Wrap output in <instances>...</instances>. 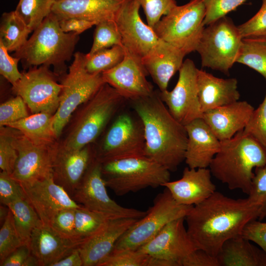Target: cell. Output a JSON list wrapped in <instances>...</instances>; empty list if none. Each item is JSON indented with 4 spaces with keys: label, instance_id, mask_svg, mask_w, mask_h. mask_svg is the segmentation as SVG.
I'll return each mask as SVG.
<instances>
[{
    "label": "cell",
    "instance_id": "obj_32",
    "mask_svg": "<svg viewBox=\"0 0 266 266\" xmlns=\"http://www.w3.org/2000/svg\"><path fill=\"white\" fill-rule=\"evenodd\" d=\"M7 206L13 214L20 238L24 244L29 245L33 230L42 223L38 214L26 198L18 199Z\"/></svg>",
    "mask_w": 266,
    "mask_h": 266
},
{
    "label": "cell",
    "instance_id": "obj_31",
    "mask_svg": "<svg viewBox=\"0 0 266 266\" xmlns=\"http://www.w3.org/2000/svg\"><path fill=\"white\" fill-rule=\"evenodd\" d=\"M32 32L15 10L4 12L0 25V42L9 52L19 50Z\"/></svg>",
    "mask_w": 266,
    "mask_h": 266
},
{
    "label": "cell",
    "instance_id": "obj_18",
    "mask_svg": "<svg viewBox=\"0 0 266 266\" xmlns=\"http://www.w3.org/2000/svg\"><path fill=\"white\" fill-rule=\"evenodd\" d=\"M138 0H129L122 7L115 21L123 46L143 58L156 45L159 38L152 28L144 23L139 15Z\"/></svg>",
    "mask_w": 266,
    "mask_h": 266
},
{
    "label": "cell",
    "instance_id": "obj_41",
    "mask_svg": "<svg viewBox=\"0 0 266 266\" xmlns=\"http://www.w3.org/2000/svg\"><path fill=\"white\" fill-rule=\"evenodd\" d=\"M243 131L266 148V93L263 102L254 109Z\"/></svg>",
    "mask_w": 266,
    "mask_h": 266
},
{
    "label": "cell",
    "instance_id": "obj_48",
    "mask_svg": "<svg viewBox=\"0 0 266 266\" xmlns=\"http://www.w3.org/2000/svg\"><path fill=\"white\" fill-rule=\"evenodd\" d=\"M25 198L20 183L12 178L10 174L2 171L0 173V202L7 206L16 200Z\"/></svg>",
    "mask_w": 266,
    "mask_h": 266
},
{
    "label": "cell",
    "instance_id": "obj_33",
    "mask_svg": "<svg viewBox=\"0 0 266 266\" xmlns=\"http://www.w3.org/2000/svg\"><path fill=\"white\" fill-rule=\"evenodd\" d=\"M98 266H170V265L137 249H124L112 251Z\"/></svg>",
    "mask_w": 266,
    "mask_h": 266
},
{
    "label": "cell",
    "instance_id": "obj_8",
    "mask_svg": "<svg viewBox=\"0 0 266 266\" xmlns=\"http://www.w3.org/2000/svg\"><path fill=\"white\" fill-rule=\"evenodd\" d=\"M242 39L237 26L226 16L206 26L196 50L202 66L229 75L236 63Z\"/></svg>",
    "mask_w": 266,
    "mask_h": 266
},
{
    "label": "cell",
    "instance_id": "obj_6",
    "mask_svg": "<svg viewBox=\"0 0 266 266\" xmlns=\"http://www.w3.org/2000/svg\"><path fill=\"white\" fill-rule=\"evenodd\" d=\"M125 100L114 88L104 83L85 102V105L66 139L64 147L77 150L93 142Z\"/></svg>",
    "mask_w": 266,
    "mask_h": 266
},
{
    "label": "cell",
    "instance_id": "obj_25",
    "mask_svg": "<svg viewBox=\"0 0 266 266\" xmlns=\"http://www.w3.org/2000/svg\"><path fill=\"white\" fill-rule=\"evenodd\" d=\"M82 243L65 237L42 223L33 230L29 246L40 266H53Z\"/></svg>",
    "mask_w": 266,
    "mask_h": 266
},
{
    "label": "cell",
    "instance_id": "obj_11",
    "mask_svg": "<svg viewBox=\"0 0 266 266\" xmlns=\"http://www.w3.org/2000/svg\"><path fill=\"white\" fill-rule=\"evenodd\" d=\"M145 139L143 124L137 115L119 114L107 131L99 152L94 154L101 163L144 156Z\"/></svg>",
    "mask_w": 266,
    "mask_h": 266
},
{
    "label": "cell",
    "instance_id": "obj_19",
    "mask_svg": "<svg viewBox=\"0 0 266 266\" xmlns=\"http://www.w3.org/2000/svg\"><path fill=\"white\" fill-rule=\"evenodd\" d=\"M21 186L26 199L44 224L50 225L55 216L62 209H78L82 206L55 183L53 177Z\"/></svg>",
    "mask_w": 266,
    "mask_h": 266
},
{
    "label": "cell",
    "instance_id": "obj_49",
    "mask_svg": "<svg viewBox=\"0 0 266 266\" xmlns=\"http://www.w3.org/2000/svg\"><path fill=\"white\" fill-rule=\"evenodd\" d=\"M8 52L0 42V73L13 85L22 75V73L19 71L18 68V64L20 59L11 56Z\"/></svg>",
    "mask_w": 266,
    "mask_h": 266
},
{
    "label": "cell",
    "instance_id": "obj_23",
    "mask_svg": "<svg viewBox=\"0 0 266 266\" xmlns=\"http://www.w3.org/2000/svg\"><path fill=\"white\" fill-rule=\"evenodd\" d=\"M94 159L87 146L77 150L63 146L57 149L53 166V179L72 198Z\"/></svg>",
    "mask_w": 266,
    "mask_h": 266
},
{
    "label": "cell",
    "instance_id": "obj_7",
    "mask_svg": "<svg viewBox=\"0 0 266 266\" xmlns=\"http://www.w3.org/2000/svg\"><path fill=\"white\" fill-rule=\"evenodd\" d=\"M205 8L201 0H191L173 8L153 28L159 38L186 55L195 51L204 29Z\"/></svg>",
    "mask_w": 266,
    "mask_h": 266
},
{
    "label": "cell",
    "instance_id": "obj_13",
    "mask_svg": "<svg viewBox=\"0 0 266 266\" xmlns=\"http://www.w3.org/2000/svg\"><path fill=\"white\" fill-rule=\"evenodd\" d=\"M12 89L23 99L33 114H54L59 106L62 85L57 82L49 67L41 66L22 73Z\"/></svg>",
    "mask_w": 266,
    "mask_h": 266
},
{
    "label": "cell",
    "instance_id": "obj_36",
    "mask_svg": "<svg viewBox=\"0 0 266 266\" xmlns=\"http://www.w3.org/2000/svg\"><path fill=\"white\" fill-rule=\"evenodd\" d=\"M125 55V50L122 45H115L104 49L90 56L86 54L85 68L92 74L102 73L121 62Z\"/></svg>",
    "mask_w": 266,
    "mask_h": 266
},
{
    "label": "cell",
    "instance_id": "obj_20",
    "mask_svg": "<svg viewBox=\"0 0 266 266\" xmlns=\"http://www.w3.org/2000/svg\"><path fill=\"white\" fill-rule=\"evenodd\" d=\"M137 220L132 218L108 220L78 247L83 266H98L112 252L118 240Z\"/></svg>",
    "mask_w": 266,
    "mask_h": 266
},
{
    "label": "cell",
    "instance_id": "obj_47",
    "mask_svg": "<svg viewBox=\"0 0 266 266\" xmlns=\"http://www.w3.org/2000/svg\"><path fill=\"white\" fill-rule=\"evenodd\" d=\"M76 209L66 208L60 210L53 218L50 226L65 237L80 241L76 238L75 234Z\"/></svg>",
    "mask_w": 266,
    "mask_h": 266
},
{
    "label": "cell",
    "instance_id": "obj_40",
    "mask_svg": "<svg viewBox=\"0 0 266 266\" xmlns=\"http://www.w3.org/2000/svg\"><path fill=\"white\" fill-rule=\"evenodd\" d=\"M23 244L9 209V213L0 230V265L12 252Z\"/></svg>",
    "mask_w": 266,
    "mask_h": 266
},
{
    "label": "cell",
    "instance_id": "obj_22",
    "mask_svg": "<svg viewBox=\"0 0 266 266\" xmlns=\"http://www.w3.org/2000/svg\"><path fill=\"white\" fill-rule=\"evenodd\" d=\"M129 0H59L52 13L59 20L78 18L95 22L115 20L123 6Z\"/></svg>",
    "mask_w": 266,
    "mask_h": 266
},
{
    "label": "cell",
    "instance_id": "obj_56",
    "mask_svg": "<svg viewBox=\"0 0 266 266\" xmlns=\"http://www.w3.org/2000/svg\"><path fill=\"white\" fill-rule=\"evenodd\" d=\"M54 0L56 1H58V0Z\"/></svg>",
    "mask_w": 266,
    "mask_h": 266
},
{
    "label": "cell",
    "instance_id": "obj_46",
    "mask_svg": "<svg viewBox=\"0 0 266 266\" xmlns=\"http://www.w3.org/2000/svg\"><path fill=\"white\" fill-rule=\"evenodd\" d=\"M143 9L147 24L152 28L163 16L177 5L175 0H138Z\"/></svg>",
    "mask_w": 266,
    "mask_h": 266
},
{
    "label": "cell",
    "instance_id": "obj_24",
    "mask_svg": "<svg viewBox=\"0 0 266 266\" xmlns=\"http://www.w3.org/2000/svg\"><path fill=\"white\" fill-rule=\"evenodd\" d=\"M185 127L188 139L184 161L191 168L208 167L220 150L221 141L202 118Z\"/></svg>",
    "mask_w": 266,
    "mask_h": 266
},
{
    "label": "cell",
    "instance_id": "obj_54",
    "mask_svg": "<svg viewBox=\"0 0 266 266\" xmlns=\"http://www.w3.org/2000/svg\"><path fill=\"white\" fill-rule=\"evenodd\" d=\"M53 266H83V260L78 247L55 263Z\"/></svg>",
    "mask_w": 266,
    "mask_h": 266
},
{
    "label": "cell",
    "instance_id": "obj_21",
    "mask_svg": "<svg viewBox=\"0 0 266 266\" xmlns=\"http://www.w3.org/2000/svg\"><path fill=\"white\" fill-rule=\"evenodd\" d=\"M209 168H191L186 167L182 177L169 181L163 186L166 188L174 200L184 205H195L203 201L215 191L216 186L211 180Z\"/></svg>",
    "mask_w": 266,
    "mask_h": 266
},
{
    "label": "cell",
    "instance_id": "obj_16",
    "mask_svg": "<svg viewBox=\"0 0 266 266\" xmlns=\"http://www.w3.org/2000/svg\"><path fill=\"white\" fill-rule=\"evenodd\" d=\"M185 217L166 225L138 250L165 261L171 266H180L181 261L198 249L185 226Z\"/></svg>",
    "mask_w": 266,
    "mask_h": 266
},
{
    "label": "cell",
    "instance_id": "obj_1",
    "mask_svg": "<svg viewBox=\"0 0 266 266\" xmlns=\"http://www.w3.org/2000/svg\"><path fill=\"white\" fill-rule=\"evenodd\" d=\"M260 206L246 199H233L215 191L193 205L185 217L186 228L198 249L217 256L228 240L241 234L249 221L258 219Z\"/></svg>",
    "mask_w": 266,
    "mask_h": 266
},
{
    "label": "cell",
    "instance_id": "obj_42",
    "mask_svg": "<svg viewBox=\"0 0 266 266\" xmlns=\"http://www.w3.org/2000/svg\"><path fill=\"white\" fill-rule=\"evenodd\" d=\"M248 198L261 207L258 219L266 218V166L255 168Z\"/></svg>",
    "mask_w": 266,
    "mask_h": 266
},
{
    "label": "cell",
    "instance_id": "obj_17",
    "mask_svg": "<svg viewBox=\"0 0 266 266\" xmlns=\"http://www.w3.org/2000/svg\"><path fill=\"white\" fill-rule=\"evenodd\" d=\"M121 62L101 74L105 83L114 88L125 99L135 100L154 92L147 79L149 74L142 58L125 48Z\"/></svg>",
    "mask_w": 266,
    "mask_h": 266
},
{
    "label": "cell",
    "instance_id": "obj_39",
    "mask_svg": "<svg viewBox=\"0 0 266 266\" xmlns=\"http://www.w3.org/2000/svg\"><path fill=\"white\" fill-rule=\"evenodd\" d=\"M6 127H0V167L2 171L11 175L18 157L15 139L18 131Z\"/></svg>",
    "mask_w": 266,
    "mask_h": 266
},
{
    "label": "cell",
    "instance_id": "obj_44",
    "mask_svg": "<svg viewBox=\"0 0 266 266\" xmlns=\"http://www.w3.org/2000/svg\"><path fill=\"white\" fill-rule=\"evenodd\" d=\"M205 8L204 26H207L235 9L246 0H201Z\"/></svg>",
    "mask_w": 266,
    "mask_h": 266
},
{
    "label": "cell",
    "instance_id": "obj_29",
    "mask_svg": "<svg viewBox=\"0 0 266 266\" xmlns=\"http://www.w3.org/2000/svg\"><path fill=\"white\" fill-rule=\"evenodd\" d=\"M217 257L220 266H266V253L241 235L226 241Z\"/></svg>",
    "mask_w": 266,
    "mask_h": 266
},
{
    "label": "cell",
    "instance_id": "obj_50",
    "mask_svg": "<svg viewBox=\"0 0 266 266\" xmlns=\"http://www.w3.org/2000/svg\"><path fill=\"white\" fill-rule=\"evenodd\" d=\"M241 235L257 244L266 253V222L257 219L249 221L243 229Z\"/></svg>",
    "mask_w": 266,
    "mask_h": 266
},
{
    "label": "cell",
    "instance_id": "obj_5",
    "mask_svg": "<svg viewBox=\"0 0 266 266\" xmlns=\"http://www.w3.org/2000/svg\"><path fill=\"white\" fill-rule=\"evenodd\" d=\"M107 187L122 196L151 187L156 188L170 181V171L145 156L101 163Z\"/></svg>",
    "mask_w": 266,
    "mask_h": 266
},
{
    "label": "cell",
    "instance_id": "obj_4",
    "mask_svg": "<svg viewBox=\"0 0 266 266\" xmlns=\"http://www.w3.org/2000/svg\"><path fill=\"white\" fill-rule=\"evenodd\" d=\"M79 39L78 34L64 32L51 12L14 56L22 60L25 67L53 66L57 73L62 72Z\"/></svg>",
    "mask_w": 266,
    "mask_h": 266
},
{
    "label": "cell",
    "instance_id": "obj_14",
    "mask_svg": "<svg viewBox=\"0 0 266 266\" xmlns=\"http://www.w3.org/2000/svg\"><path fill=\"white\" fill-rule=\"evenodd\" d=\"M198 68L194 62L185 60L179 70V77L174 88L161 92L159 95L173 117L184 126L202 118L200 103L197 75Z\"/></svg>",
    "mask_w": 266,
    "mask_h": 266
},
{
    "label": "cell",
    "instance_id": "obj_45",
    "mask_svg": "<svg viewBox=\"0 0 266 266\" xmlns=\"http://www.w3.org/2000/svg\"><path fill=\"white\" fill-rule=\"evenodd\" d=\"M29 116L27 105L23 99L17 96L0 104V126H7Z\"/></svg>",
    "mask_w": 266,
    "mask_h": 266
},
{
    "label": "cell",
    "instance_id": "obj_43",
    "mask_svg": "<svg viewBox=\"0 0 266 266\" xmlns=\"http://www.w3.org/2000/svg\"><path fill=\"white\" fill-rule=\"evenodd\" d=\"M237 27L242 38H266V0L254 16Z\"/></svg>",
    "mask_w": 266,
    "mask_h": 266
},
{
    "label": "cell",
    "instance_id": "obj_10",
    "mask_svg": "<svg viewBox=\"0 0 266 266\" xmlns=\"http://www.w3.org/2000/svg\"><path fill=\"white\" fill-rule=\"evenodd\" d=\"M192 206L178 203L165 188L155 198L145 215L138 219L118 240L112 251L138 249L168 223L185 217Z\"/></svg>",
    "mask_w": 266,
    "mask_h": 266
},
{
    "label": "cell",
    "instance_id": "obj_26",
    "mask_svg": "<svg viewBox=\"0 0 266 266\" xmlns=\"http://www.w3.org/2000/svg\"><path fill=\"white\" fill-rule=\"evenodd\" d=\"M254 110L247 101L238 100L204 112L202 118L216 137L223 141L243 130Z\"/></svg>",
    "mask_w": 266,
    "mask_h": 266
},
{
    "label": "cell",
    "instance_id": "obj_34",
    "mask_svg": "<svg viewBox=\"0 0 266 266\" xmlns=\"http://www.w3.org/2000/svg\"><path fill=\"white\" fill-rule=\"evenodd\" d=\"M236 63L252 68L266 80V38H243Z\"/></svg>",
    "mask_w": 266,
    "mask_h": 266
},
{
    "label": "cell",
    "instance_id": "obj_9",
    "mask_svg": "<svg viewBox=\"0 0 266 266\" xmlns=\"http://www.w3.org/2000/svg\"><path fill=\"white\" fill-rule=\"evenodd\" d=\"M85 55L77 52L61 84L59 106L54 114L53 125L57 137L67 124L71 114L89 100L105 83L101 73L92 74L85 66Z\"/></svg>",
    "mask_w": 266,
    "mask_h": 266
},
{
    "label": "cell",
    "instance_id": "obj_35",
    "mask_svg": "<svg viewBox=\"0 0 266 266\" xmlns=\"http://www.w3.org/2000/svg\"><path fill=\"white\" fill-rule=\"evenodd\" d=\"M55 2L54 0H19L15 11L32 32L51 13Z\"/></svg>",
    "mask_w": 266,
    "mask_h": 266
},
{
    "label": "cell",
    "instance_id": "obj_51",
    "mask_svg": "<svg viewBox=\"0 0 266 266\" xmlns=\"http://www.w3.org/2000/svg\"><path fill=\"white\" fill-rule=\"evenodd\" d=\"M180 266H220L217 257L205 251L197 249L185 257L180 262Z\"/></svg>",
    "mask_w": 266,
    "mask_h": 266
},
{
    "label": "cell",
    "instance_id": "obj_3",
    "mask_svg": "<svg viewBox=\"0 0 266 266\" xmlns=\"http://www.w3.org/2000/svg\"><path fill=\"white\" fill-rule=\"evenodd\" d=\"M265 166L266 148L243 130L221 141L220 150L209 167L212 175L230 190L238 189L248 195L253 169Z\"/></svg>",
    "mask_w": 266,
    "mask_h": 266
},
{
    "label": "cell",
    "instance_id": "obj_30",
    "mask_svg": "<svg viewBox=\"0 0 266 266\" xmlns=\"http://www.w3.org/2000/svg\"><path fill=\"white\" fill-rule=\"evenodd\" d=\"M54 114L40 112L9 124L34 143L52 145L57 137L53 125Z\"/></svg>",
    "mask_w": 266,
    "mask_h": 266
},
{
    "label": "cell",
    "instance_id": "obj_2",
    "mask_svg": "<svg viewBox=\"0 0 266 266\" xmlns=\"http://www.w3.org/2000/svg\"><path fill=\"white\" fill-rule=\"evenodd\" d=\"M131 101L143 126L144 156L170 172L176 170L185 161L188 139L185 127L171 114L158 91Z\"/></svg>",
    "mask_w": 266,
    "mask_h": 266
},
{
    "label": "cell",
    "instance_id": "obj_38",
    "mask_svg": "<svg viewBox=\"0 0 266 266\" xmlns=\"http://www.w3.org/2000/svg\"><path fill=\"white\" fill-rule=\"evenodd\" d=\"M115 45H122L121 36L115 20L101 22L96 25L92 46L87 55Z\"/></svg>",
    "mask_w": 266,
    "mask_h": 266
},
{
    "label": "cell",
    "instance_id": "obj_53",
    "mask_svg": "<svg viewBox=\"0 0 266 266\" xmlns=\"http://www.w3.org/2000/svg\"><path fill=\"white\" fill-rule=\"evenodd\" d=\"M32 254L29 245L23 244L12 252L0 265V266H24Z\"/></svg>",
    "mask_w": 266,
    "mask_h": 266
},
{
    "label": "cell",
    "instance_id": "obj_52",
    "mask_svg": "<svg viewBox=\"0 0 266 266\" xmlns=\"http://www.w3.org/2000/svg\"><path fill=\"white\" fill-rule=\"evenodd\" d=\"M62 30L65 33H73L79 35L84 31L96 26L95 22L78 18H68L59 20Z\"/></svg>",
    "mask_w": 266,
    "mask_h": 266
},
{
    "label": "cell",
    "instance_id": "obj_37",
    "mask_svg": "<svg viewBox=\"0 0 266 266\" xmlns=\"http://www.w3.org/2000/svg\"><path fill=\"white\" fill-rule=\"evenodd\" d=\"M109 219L111 218L83 206L77 209L75 224L76 238L83 243L99 231Z\"/></svg>",
    "mask_w": 266,
    "mask_h": 266
},
{
    "label": "cell",
    "instance_id": "obj_27",
    "mask_svg": "<svg viewBox=\"0 0 266 266\" xmlns=\"http://www.w3.org/2000/svg\"><path fill=\"white\" fill-rule=\"evenodd\" d=\"M186 55L171 44L161 39L142 58L143 63L159 90H167L171 77L179 71Z\"/></svg>",
    "mask_w": 266,
    "mask_h": 266
},
{
    "label": "cell",
    "instance_id": "obj_55",
    "mask_svg": "<svg viewBox=\"0 0 266 266\" xmlns=\"http://www.w3.org/2000/svg\"><path fill=\"white\" fill-rule=\"evenodd\" d=\"M9 212V208L7 206L1 204L0 206V222L1 225L4 222Z\"/></svg>",
    "mask_w": 266,
    "mask_h": 266
},
{
    "label": "cell",
    "instance_id": "obj_15",
    "mask_svg": "<svg viewBox=\"0 0 266 266\" xmlns=\"http://www.w3.org/2000/svg\"><path fill=\"white\" fill-rule=\"evenodd\" d=\"M51 145L34 143L18 131L15 139L18 157L11 177L21 185L53 177L57 149Z\"/></svg>",
    "mask_w": 266,
    "mask_h": 266
},
{
    "label": "cell",
    "instance_id": "obj_28",
    "mask_svg": "<svg viewBox=\"0 0 266 266\" xmlns=\"http://www.w3.org/2000/svg\"><path fill=\"white\" fill-rule=\"evenodd\" d=\"M198 95L202 113L239 100L237 80L223 79L198 69Z\"/></svg>",
    "mask_w": 266,
    "mask_h": 266
},
{
    "label": "cell",
    "instance_id": "obj_12",
    "mask_svg": "<svg viewBox=\"0 0 266 266\" xmlns=\"http://www.w3.org/2000/svg\"><path fill=\"white\" fill-rule=\"evenodd\" d=\"M106 187L102 173L101 163L94 158L72 198L84 207L111 219H139L145 215L146 211L124 207L117 203L109 196Z\"/></svg>",
    "mask_w": 266,
    "mask_h": 266
}]
</instances>
